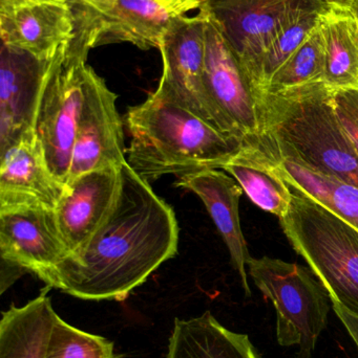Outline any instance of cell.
Masks as SVG:
<instances>
[{"label":"cell","instance_id":"1","mask_svg":"<svg viewBox=\"0 0 358 358\" xmlns=\"http://www.w3.org/2000/svg\"><path fill=\"white\" fill-rule=\"evenodd\" d=\"M111 216L85 246L38 275L48 288L88 301H123L178 254L174 208L126 163Z\"/></svg>","mask_w":358,"mask_h":358},{"label":"cell","instance_id":"2","mask_svg":"<svg viewBox=\"0 0 358 358\" xmlns=\"http://www.w3.org/2000/svg\"><path fill=\"white\" fill-rule=\"evenodd\" d=\"M125 124L130 136L126 162L149 182L167 174L179 178L222 169L245 148L156 90L144 102L128 108Z\"/></svg>","mask_w":358,"mask_h":358},{"label":"cell","instance_id":"3","mask_svg":"<svg viewBox=\"0 0 358 358\" xmlns=\"http://www.w3.org/2000/svg\"><path fill=\"white\" fill-rule=\"evenodd\" d=\"M271 159L290 157L326 176L358 185V155L345 132L334 92L324 82L259 98Z\"/></svg>","mask_w":358,"mask_h":358},{"label":"cell","instance_id":"4","mask_svg":"<svg viewBox=\"0 0 358 358\" xmlns=\"http://www.w3.org/2000/svg\"><path fill=\"white\" fill-rule=\"evenodd\" d=\"M77 31L50 61L36 108L34 132L55 178L65 185L84 99L94 13L76 10Z\"/></svg>","mask_w":358,"mask_h":358},{"label":"cell","instance_id":"5","mask_svg":"<svg viewBox=\"0 0 358 358\" xmlns=\"http://www.w3.org/2000/svg\"><path fill=\"white\" fill-rule=\"evenodd\" d=\"M291 191L289 212L280 219L284 234L323 284L332 305L358 317V229Z\"/></svg>","mask_w":358,"mask_h":358},{"label":"cell","instance_id":"6","mask_svg":"<svg viewBox=\"0 0 358 358\" xmlns=\"http://www.w3.org/2000/svg\"><path fill=\"white\" fill-rule=\"evenodd\" d=\"M248 273L277 310V338L281 346H298V358H310L327 326L330 299L315 273L298 263L250 257Z\"/></svg>","mask_w":358,"mask_h":358},{"label":"cell","instance_id":"7","mask_svg":"<svg viewBox=\"0 0 358 358\" xmlns=\"http://www.w3.org/2000/svg\"><path fill=\"white\" fill-rule=\"evenodd\" d=\"M201 12L205 16L204 73L210 99L230 138L245 148L259 149L267 155L268 146L256 92L219 25Z\"/></svg>","mask_w":358,"mask_h":358},{"label":"cell","instance_id":"8","mask_svg":"<svg viewBox=\"0 0 358 358\" xmlns=\"http://www.w3.org/2000/svg\"><path fill=\"white\" fill-rule=\"evenodd\" d=\"M159 50L163 73L156 92L229 136L206 87L203 13L199 10L193 17L176 15L162 38Z\"/></svg>","mask_w":358,"mask_h":358},{"label":"cell","instance_id":"9","mask_svg":"<svg viewBox=\"0 0 358 358\" xmlns=\"http://www.w3.org/2000/svg\"><path fill=\"white\" fill-rule=\"evenodd\" d=\"M117 99L104 79L88 66L67 182L94 170L128 163Z\"/></svg>","mask_w":358,"mask_h":358},{"label":"cell","instance_id":"10","mask_svg":"<svg viewBox=\"0 0 358 358\" xmlns=\"http://www.w3.org/2000/svg\"><path fill=\"white\" fill-rule=\"evenodd\" d=\"M294 2V0H209L200 8L220 27L256 96L261 58Z\"/></svg>","mask_w":358,"mask_h":358},{"label":"cell","instance_id":"11","mask_svg":"<svg viewBox=\"0 0 358 358\" xmlns=\"http://www.w3.org/2000/svg\"><path fill=\"white\" fill-rule=\"evenodd\" d=\"M77 12L67 0H0L1 43L50 61L71 43Z\"/></svg>","mask_w":358,"mask_h":358},{"label":"cell","instance_id":"12","mask_svg":"<svg viewBox=\"0 0 358 358\" xmlns=\"http://www.w3.org/2000/svg\"><path fill=\"white\" fill-rule=\"evenodd\" d=\"M69 256L56 213L43 206L0 208V257L36 277Z\"/></svg>","mask_w":358,"mask_h":358},{"label":"cell","instance_id":"13","mask_svg":"<svg viewBox=\"0 0 358 358\" xmlns=\"http://www.w3.org/2000/svg\"><path fill=\"white\" fill-rule=\"evenodd\" d=\"M122 167L94 170L64 185L55 213L69 256L82 250L115 210Z\"/></svg>","mask_w":358,"mask_h":358},{"label":"cell","instance_id":"14","mask_svg":"<svg viewBox=\"0 0 358 358\" xmlns=\"http://www.w3.org/2000/svg\"><path fill=\"white\" fill-rule=\"evenodd\" d=\"M50 61L1 43L0 153L35 136L36 108Z\"/></svg>","mask_w":358,"mask_h":358},{"label":"cell","instance_id":"15","mask_svg":"<svg viewBox=\"0 0 358 358\" xmlns=\"http://www.w3.org/2000/svg\"><path fill=\"white\" fill-rule=\"evenodd\" d=\"M221 169H206L179 176L176 185L195 193L203 201L210 217L224 240L233 268L241 278L242 286L250 296L247 263L249 250L242 231L240 199L243 189L235 178Z\"/></svg>","mask_w":358,"mask_h":358},{"label":"cell","instance_id":"16","mask_svg":"<svg viewBox=\"0 0 358 358\" xmlns=\"http://www.w3.org/2000/svg\"><path fill=\"white\" fill-rule=\"evenodd\" d=\"M64 185L50 173L36 136L23 138L0 153V208H56Z\"/></svg>","mask_w":358,"mask_h":358},{"label":"cell","instance_id":"17","mask_svg":"<svg viewBox=\"0 0 358 358\" xmlns=\"http://www.w3.org/2000/svg\"><path fill=\"white\" fill-rule=\"evenodd\" d=\"M174 16L160 0H116L109 12L92 15L90 48L124 42L159 50Z\"/></svg>","mask_w":358,"mask_h":358},{"label":"cell","instance_id":"18","mask_svg":"<svg viewBox=\"0 0 358 358\" xmlns=\"http://www.w3.org/2000/svg\"><path fill=\"white\" fill-rule=\"evenodd\" d=\"M317 24L325 50L324 83L333 92L358 88V0L324 2Z\"/></svg>","mask_w":358,"mask_h":358},{"label":"cell","instance_id":"19","mask_svg":"<svg viewBox=\"0 0 358 358\" xmlns=\"http://www.w3.org/2000/svg\"><path fill=\"white\" fill-rule=\"evenodd\" d=\"M167 358H261L246 334L221 325L206 311L203 315L183 321L174 320Z\"/></svg>","mask_w":358,"mask_h":358},{"label":"cell","instance_id":"20","mask_svg":"<svg viewBox=\"0 0 358 358\" xmlns=\"http://www.w3.org/2000/svg\"><path fill=\"white\" fill-rule=\"evenodd\" d=\"M56 315L46 292L2 313L0 358H44Z\"/></svg>","mask_w":358,"mask_h":358},{"label":"cell","instance_id":"21","mask_svg":"<svg viewBox=\"0 0 358 358\" xmlns=\"http://www.w3.org/2000/svg\"><path fill=\"white\" fill-rule=\"evenodd\" d=\"M241 185L254 204L284 218L289 212L292 191L273 167V162L263 151L243 148L222 169Z\"/></svg>","mask_w":358,"mask_h":358},{"label":"cell","instance_id":"22","mask_svg":"<svg viewBox=\"0 0 358 358\" xmlns=\"http://www.w3.org/2000/svg\"><path fill=\"white\" fill-rule=\"evenodd\" d=\"M273 162L275 171L291 189L358 229V185L311 169L294 157H277Z\"/></svg>","mask_w":358,"mask_h":358},{"label":"cell","instance_id":"23","mask_svg":"<svg viewBox=\"0 0 358 358\" xmlns=\"http://www.w3.org/2000/svg\"><path fill=\"white\" fill-rule=\"evenodd\" d=\"M323 3L319 0H294L261 58L256 85L258 100L275 73L294 56L317 27Z\"/></svg>","mask_w":358,"mask_h":358},{"label":"cell","instance_id":"24","mask_svg":"<svg viewBox=\"0 0 358 358\" xmlns=\"http://www.w3.org/2000/svg\"><path fill=\"white\" fill-rule=\"evenodd\" d=\"M325 50L321 29H312L303 45L279 69L262 94H280L323 82ZM260 98V96H259Z\"/></svg>","mask_w":358,"mask_h":358},{"label":"cell","instance_id":"25","mask_svg":"<svg viewBox=\"0 0 358 358\" xmlns=\"http://www.w3.org/2000/svg\"><path fill=\"white\" fill-rule=\"evenodd\" d=\"M44 358H117L113 344L103 336L88 334L55 317Z\"/></svg>","mask_w":358,"mask_h":358},{"label":"cell","instance_id":"26","mask_svg":"<svg viewBox=\"0 0 358 358\" xmlns=\"http://www.w3.org/2000/svg\"><path fill=\"white\" fill-rule=\"evenodd\" d=\"M334 106L358 155V88L334 92Z\"/></svg>","mask_w":358,"mask_h":358},{"label":"cell","instance_id":"27","mask_svg":"<svg viewBox=\"0 0 358 358\" xmlns=\"http://www.w3.org/2000/svg\"><path fill=\"white\" fill-rule=\"evenodd\" d=\"M67 1L75 8V10L105 14L113 8L116 0H67Z\"/></svg>","mask_w":358,"mask_h":358},{"label":"cell","instance_id":"28","mask_svg":"<svg viewBox=\"0 0 358 358\" xmlns=\"http://www.w3.org/2000/svg\"><path fill=\"white\" fill-rule=\"evenodd\" d=\"M174 14L185 15L193 10H200L209 0H160Z\"/></svg>","mask_w":358,"mask_h":358},{"label":"cell","instance_id":"29","mask_svg":"<svg viewBox=\"0 0 358 358\" xmlns=\"http://www.w3.org/2000/svg\"><path fill=\"white\" fill-rule=\"evenodd\" d=\"M332 306H333L336 315L342 320L343 323L345 324V326H346L348 331L350 332L351 336H352L353 340L355 341L358 346V317L347 313L346 310H344L342 307L338 306V305H332Z\"/></svg>","mask_w":358,"mask_h":358},{"label":"cell","instance_id":"30","mask_svg":"<svg viewBox=\"0 0 358 358\" xmlns=\"http://www.w3.org/2000/svg\"><path fill=\"white\" fill-rule=\"evenodd\" d=\"M322 2H352L357 1V0H319Z\"/></svg>","mask_w":358,"mask_h":358}]
</instances>
